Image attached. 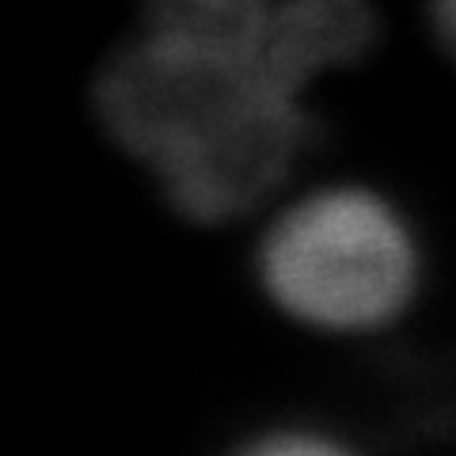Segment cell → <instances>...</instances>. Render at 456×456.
Segmentation results:
<instances>
[{"label": "cell", "mask_w": 456, "mask_h": 456, "mask_svg": "<svg viewBox=\"0 0 456 456\" xmlns=\"http://www.w3.org/2000/svg\"><path fill=\"white\" fill-rule=\"evenodd\" d=\"M373 38L369 0H145L95 80V114L183 221L228 224L308 152V84Z\"/></svg>", "instance_id": "6da1fadb"}, {"label": "cell", "mask_w": 456, "mask_h": 456, "mask_svg": "<svg viewBox=\"0 0 456 456\" xmlns=\"http://www.w3.org/2000/svg\"><path fill=\"white\" fill-rule=\"evenodd\" d=\"M270 305L331 335L380 331L422 285V248L407 213L369 187H327L281 209L255 248Z\"/></svg>", "instance_id": "7a4b0ae2"}, {"label": "cell", "mask_w": 456, "mask_h": 456, "mask_svg": "<svg viewBox=\"0 0 456 456\" xmlns=\"http://www.w3.org/2000/svg\"><path fill=\"white\" fill-rule=\"evenodd\" d=\"M362 395L380 430L407 445L456 441V346L384 350L365 369Z\"/></svg>", "instance_id": "3957f363"}, {"label": "cell", "mask_w": 456, "mask_h": 456, "mask_svg": "<svg viewBox=\"0 0 456 456\" xmlns=\"http://www.w3.org/2000/svg\"><path fill=\"white\" fill-rule=\"evenodd\" d=\"M224 456H362V452L335 434L316 430V426H266L259 434H248Z\"/></svg>", "instance_id": "277c9868"}, {"label": "cell", "mask_w": 456, "mask_h": 456, "mask_svg": "<svg viewBox=\"0 0 456 456\" xmlns=\"http://www.w3.org/2000/svg\"><path fill=\"white\" fill-rule=\"evenodd\" d=\"M430 27L452 61H456V0H430Z\"/></svg>", "instance_id": "5b68a950"}]
</instances>
